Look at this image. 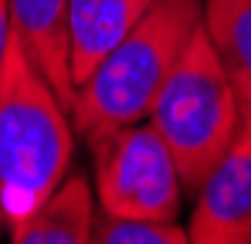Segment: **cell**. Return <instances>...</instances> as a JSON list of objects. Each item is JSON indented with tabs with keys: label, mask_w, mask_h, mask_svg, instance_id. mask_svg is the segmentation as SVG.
<instances>
[{
	"label": "cell",
	"mask_w": 251,
	"mask_h": 244,
	"mask_svg": "<svg viewBox=\"0 0 251 244\" xmlns=\"http://www.w3.org/2000/svg\"><path fill=\"white\" fill-rule=\"evenodd\" d=\"M21 41L0 68V210L14 227L65 180L72 166V119Z\"/></svg>",
	"instance_id": "1"
},
{
	"label": "cell",
	"mask_w": 251,
	"mask_h": 244,
	"mask_svg": "<svg viewBox=\"0 0 251 244\" xmlns=\"http://www.w3.org/2000/svg\"><path fill=\"white\" fill-rule=\"evenodd\" d=\"M201 3L204 0H153L139 24L75 88L68 112L88 143L150 116L160 85L201 24Z\"/></svg>",
	"instance_id": "2"
},
{
	"label": "cell",
	"mask_w": 251,
	"mask_h": 244,
	"mask_svg": "<svg viewBox=\"0 0 251 244\" xmlns=\"http://www.w3.org/2000/svg\"><path fill=\"white\" fill-rule=\"evenodd\" d=\"M146 119L170 146L183 190L197 194V187L231 149L245 122L238 92L221 58L214 54L204 24H197L187 38Z\"/></svg>",
	"instance_id": "3"
},
{
	"label": "cell",
	"mask_w": 251,
	"mask_h": 244,
	"mask_svg": "<svg viewBox=\"0 0 251 244\" xmlns=\"http://www.w3.org/2000/svg\"><path fill=\"white\" fill-rule=\"evenodd\" d=\"M95 153V203L116 217L176 220L183 180L153 122L139 119L88 143Z\"/></svg>",
	"instance_id": "4"
},
{
	"label": "cell",
	"mask_w": 251,
	"mask_h": 244,
	"mask_svg": "<svg viewBox=\"0 0 251 244\" xmlns=\"http://www.w3.org/2000/svg\"><path fill=\"white\" fill-rule=\"evenodd\" d=\"M187 238L194 244H251V122H241L231 149L197 187Z\"/></svg>",
	"instance_id": "5"
},
{
	"label": "cell",
	"mask_w": 251,
	"mask_h": 244,
	"mask_svg": "<svg viewBox=\"0 0 251 244\" xmlns=\"http://www.w3.org/2000/svg\"><path fill=\"white\" fill-rule=\"evenodd\" d=\"M153 0H68V68L75 88L139 24Z\"/></svg>",
	"instance_id": "6"
},
{
	"label": "cell",
	"mask_w": 251,
	"mask_h": 244,
	"mask_svg": "<svg viewBox=\"0 0 251 244\" xmlns=\"http://www.w3.org/2000/svg\"><path fill=\"white\" fill-rule=\"evenodd\" d=\"M14 38L27 51L54 95L72 105L75 81L68 68V0H10Z\"/></svg>",
	"instance_id": "7"
},
{
	"label": "cell",
	"mask_w": 251,
	"mask_h": 244,
	"mask_svg": "<svg viewBox=\"0 0 251 244\" xmlns=\"http://www.w3.org/2000/svg\"><path fill=\"white\" fill-rule=\"evenodd\" d=\"M10 231L14 244H88L95 231V200L85 176H65Z\"/></svg>",
	"instance_id": "8"
},
{
	"label": "cell",
	"mask_w": 251,
	"mask_h": 244,
	"mask_svg": "<svg viewBox=\"0 0 251 244\" xmlns=\"http://www.w3.org/2000/svg\"><path fill=\"white\" fill-rule=\"evenodd\" d=\"M201 24L238 92L241 119L251 122V0H204Z\"/></svg>",
	"instance_id": "9"
},
{
	"label": "cell",
	"mask_w": 251,
	"mask_h": 244,
	"mask_svg": "<svg viewBox=\"0 0 251 244\" xmlns=\"http://www.w3.org/2000/svg\"><path fill=\"white\" fill-rule=\"evenodd\" d=\"M92 241L102 244H187V227L176 220H143V217H116L95 210Z\"/></svg>",
	"instance_id": "10"
},
{
	"label": "cell",
	"mask_w": 251,
	"mask_h": 244,
	"mask_svg": "<svg viewBox=\"0 0 251 244\" xmlns=\"http://www.w3.org/2000/svg\"><path fill=\"white\" fill-rule=\"evenodd\" d=\"M14 41V24H10V0H0V68L7 58V48Z\"/></svg>",
	"instance_id": "11"
},
{
	"label": "cell",
	"mask_w": 251,
	"mask_h": 244,
	"mask_svg": "<svg viewBox=\"0 0 251 244\" xmlns=\"http://www.w3.org/2000/svg\"><path fill=\"white\" fill-rule=\"evenodd\" d=\"M3 231H7V224H3V210H0V238H3Z\"/></svg>",
	"instance_id": "12"
}]
</instances>
